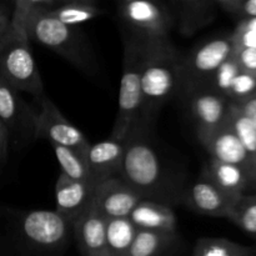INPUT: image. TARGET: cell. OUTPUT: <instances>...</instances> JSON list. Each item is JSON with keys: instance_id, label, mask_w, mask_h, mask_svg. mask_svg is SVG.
<instances>
[{"instance_id": "obj_34", "label": "cell", "mask_w": 256, "mask_h": 256, "mask_svg": "<svg viewBox=\"0 0 256 256\" xmlns=\"http://www.w3.org/2000/svg\"><path fill=\"white\" fill-rule=\"evenodd\" d=\"M236 105L242 114L256 128V92Z\"/></svg>"}, {"instance_id": "obj_23", "label": "cell", "mask_w": 256, "mask_h": 256, "mask_svg": "<svg viewBox=\"0 0 256 256\" xmlns=\"http://www.w3.org/2000/svg\"><path fill=\"white\" fill-rule=\"evenodd\" d=\"M176 240L175 236L148 230H136L126 256H162Z\"/></svg>"}, {"instance_id": "obj_33", "label": "cell", "mask_w": 256, "mask_h": 256, "mask_svg": "<svg viewBox=\"0 0 256 256\" xmlns=\"http://www.w3.org/2000/svg\"><path fill=\"white\" fill-rule=\"evenodd\" d=\"M12 29V9L0 2V42Z\"/></svg>"}, {"instance_id": "obj_14", "label": "cell", "mask_w": 256, "mask_h": 256, "mask_svg": "<svg viewBox=\"0 0 256 256\" xmlns=\"http://www.w3.org/2000/svg\"><path fill=\"white\" fill-rule=\"evenodd\" d=\"M235 199L228 196L219 188L200 175L192 182H188L182 194V202L198 214L228 218Z\"/></svg>"}, {"instance_id": "obj_2", "label": "cell", "mask_w": 256, "mask_h": 256, "mask_svg": "<svg viewBox=\"0 0 256 256\" xmlns=\"http://www.w3.org/2000/svg\"><path fill=\"white\" fill-rule=\"evenodd\" d=\"M150 130L132 128L125 138V150L118 176L129 184L142 200L160 204H182L188 182L168 162L148 136Z\"/></svg>"}, {"instance_id": "obj_35", "label": "cell", "mask_w": 256, "mask_h": 256, "mask_svg": "<svg viewBox=\"0 0 256 256\" xmlns=\"http://www.w3.org/2000/svg\"><path fill=\"white\" fill-rule=\"evenodd\" d=\"M9 146H10V136L6 128L0 122V165L5 164L9 156Z\"/></svg>"}, {"instance_id": "obj_19", "label": "cell", "mask_w": 256, "mask_h": 256, "mask_svg": "<svg viewBox=\"0 0 256 256\" xmlns=\"http://www.w3.org/2000/svg\"><path fill=\"white\" fill-rule=\"evenodd\" d=\"M129 220L136 230H148L176 238L178 219L169 205L142 200L129 215Z\"/></svg>"}, {"instance_id": "obj_17", "label": "cell", "mask_w": 256, "mask_h": 256, "mask_svg": "<svg viewBox=\"0 0 256 256\" xmlns=\"http://www.w3.org/2000/svg\"><path fill=\"white\" fill-rule=\"evenodd\" d=\"M72 230L82 256H108L106 220L89 209L72 222Z\"/></svg>"}, {"instance_id": "obj_29", "label": "cell", "mask_w": 256, "mask_h": 256, "mask_svg": "<svg viewBox=\"0 0 256 256\" xmlns=\"http://www.w3.org/2000/svg\"><path fill=\"white\" fill-rule=\"evenodd\" d=\"M255 92L256 75L245 72V70H242L234 79V82H232L229 95H228V100L230 102L239 104V102H244L245 99L254 95Z\"/></svg>"}, {"instance_id": "obj_13", "label": "cell", "mask_w": 256, "mask_h": 256, "mask_svg": "<svg viewBox=\"0 0 256 256\" xmlns=\"http://www.w3.org/2000/svg\"><path fill=\"white\" fill-rule=\"evenodd\" d=\"M196 124V136L209 134L226 122L230 102L210 88H202L184 98Z\"/></svg>"}, {"instance_id": "obj_12", "label": "cell", "mask_w": 256, "mask_h": 256, "mask_svg": "<svg viewBox=\"0 0 256 256\" xmlns=\"http://www.w3.org/2000/svg\"><path fill=\"white\" fill-rule=\"evenodd\" d=\"M198 140L206 149L212 159L242 168L255 186L256 168L254 162L228 122L209 134L199 135Z\"/></svg>"}, {"instance_id": "obj_10", "label": "cell", "mask_w": 256, "mask_h": 256, "mask_svg": "<svg viewBox=\"0 0 256 256\" xmlns=\"http://www.w3.org/2000/svg\"><path fill=\"white\" fill-rule=\"evenodd\" d=\"M72 224L55 210H34L24 215L20 230L29 244L45 252H56L66 244Z\"/></svg>"}, {"instance_id": "obj_31", "label": "cell", "mask_w": 256, "mask_h": 256, "mask_svg": "<svg viewBox=\"0 0 256 256\" xmlns=\"http://www.w3.org/2000/svg\"><path fill=\"white\" fill-rule=\"evenodd\" d=\"M232 36L235 46L256 49V19H242Z\"/></svg>"}, {"instance_id": "obj_1", "label": "cell", "mask_w": 256, "mask_h": 256, "mask_svg": "<svg viewBox=\"0 0 256 256\" xmlns=\"http://www.w3.org/2000/svg\"><path fill=\"white\" fill-rule=\"evenodd\" d=\"M60 0H16L12 8V28L28 42H35L64 58L84 75L98 76L99 62L86 35L49 14Z\"/></svg>"}, {"instance_id": "obj_5", "label": "cell", "mask_w": 256, "mask_h": 256, "mask_svg": "<svg viewBox=\"0 0 256 256\" xmlns=\"http://www.w3.org/2000/svg\"><path fill=\"white\" fill-rule=\"evenodd\" d=\"M0 75L16 92H29L35 99L45 94L29 42L14 28L0 42Z\"/></svg>"}, {"instance_id": "obj_9", "label": "cell", "mask_w": 256, "mask_h": 256, "mask_svg": "<svg viewBox=\"0 0 256 256\" xmlns=\"http://www.w3.org/2000/svg\"><path fill=\"white\" fill-rule=\"evenodd\" d=\"M0 122L6 128L10 142L25 146L36 140V112H32L20 92L10 86L0 75Z\"/></svg>"}, {"instance_id": "obj_18", "label": "cell", "mask_w": 256, "mask_h": 256, "mask_svg": "<svg viewBox=\"0 0 256 256\" xmlns=\"http://www.w3.org/2000/svg\"><path fill=\"white\" fill-rule=\"evenodd\" d=\"M125 150V140L108 139L90 145L86 155V164L90 178L94 184L104 182L109 178L118 176L122 166Z\"/></svg>"}, {"instance_id": "obj_27", "label": "cell", "mask_w": 256, "mask_h": 256, "mask_svg": "<svg viewBox=\"0 0 256 256\" xmlns=\"http://www.w3.org/2000/svg\"><path fill=\"white\" fill-rule=\"evenodd\" d=\"M52 146L55 152V156L59 162L60 168H62V174H64L69 179L78 180V182H92L89 168L84 159H82L79 155L75 154L72 150L68 149V148L60 146V145H52Z\"/></svg>"}, {"instance_id": "obj_24", "label": "cell", "mask_w": 256, "mask_h": 256, "mask_svg": "<svg viewBox=\"0 0 256 256\" xmlns=\"http://www.w3.org/2000/svg\"><path fill=\"white\" fill-rule=\"evenodd\" d=\"M192 256H255L254 249L222 238H200Z\"/></svg>"}, {"instance_id": "obj_3", "label": "cell", "mask_w": 256, "mask_h": 256, "mask_svg": "<svg viewBox=\"0 0 256 256\" xmlns=\"http://www.w3.org/2000/svg\"><path fill=\"white\" fill-rule=\"evenodd\" d=\"M142 52V108L134 126L152 130L162 108L179 92L182 54L172 44Z\"/></svg>"}, {"instance_id": "obj_4", "label": "cell", "mask_w": 256, "mask_h": 256, "mask_svg": "<svg viewBox=\"0 0 256 256\" xmlns=\"http://www.w3.org/2000/svg\"><path fill=\"white\" fill-rule=\"evenodd\" d=\"M125 39L142 50L172 45L175 20L168 2L152 0H124L118 5Z\"/></svg>"}, {"instance_id": "obj_6", "label": "cell", "mask_w": 256, "mask_h": 256, "mask_svg": "<svg viewBox=\"0 0 256 256\" xmlns=\"http://www.w3.org/2000/svg\"><path fill=\"white\" fill-rule=\"evenodd\" d=\"M232 36L215 38L194 48L180 58L179 92L182 98L192 92L209 86L212 75L234 54Z\"/></svg>"}, {"instance_id": "obj_26", "label": "cell", "mask_w": 256, "mask_h": 256, "mask_svg": "<svg viewBox=\"0 0 256 256\" xmlns=\"http://www.w3.org/2000/svg\"><path fill=\"white\" fill-rule=\"evenodd\" d=\"M226 219L248 234L256 236V194H244L238 198Z\"/></svg>"}, {"instance_id": "obj_11", "label": "cell", "mask_w": 256, "mask_h": 256, "mask_svg": "<svg viewBox=\"0 0 256 256\" xmlns=\"http://www.w3.org/2000/svg\"><path fill=\"white\" fill-rule=\"evenodd\" d=\"M142 198L124 182L122 178L112 176L95 186L92 208L105 220L129 218Z\"/></svg>"}, {"instance_id": "obj_16", "label": "cell", "mask_w": 256, "mask_h": 256, "mask_svg": "<svg viewBox=\"0 0 256 256\" xmlns=\"http://www.w3.org/2000/svg\"><path fill=\"white\" fill-rule=\"evenodd\" d=\"M175 20V28L185 38H190L216 18V0H174L168 2Z\"/></svg>"}, {"instance_id": "obj_7", "label": "cell", "mask_w": 256, "mask_h": 256, "mask_svg": "<svg viewBox=\"0 0 256 256\" xmlns=\"http://www.w3.org/2000/svg\"><path fill=\"white\" fill-rule=\"evenodd\" d=\"M144 52L135 42L124 40V62L119 90V106L110 139L125 140L136 122L142 108L140 75Z\"/></svg>"}, {"instance_id": "obj_8", "label": "cell", "mask_w": 256, "mask_h": 256, "mask_svg": "<svg viewBox=\"0 0 256 256\" xmlns=\"http://www.w3.org/2000/svg\"><path fill=\"white\" fill-rule=\"evenodd\" d=\"M40 110L36 112L35 138L48 140L52 145H60L72 150L86 162L90 142L78 128H75L60 110L52 104L46 94L38 98Z\"/></svg>"}, {"instance_id": "obj_25", "label": "cell", "mask_w": 256, "mask_h": 256, "mask_svg": "<svg viewBox=\"0 0 256 256\" xmlns=\"http://www.w3.org/2000/svg\"><path fill=\"white\" fill-rule=\"evenodd\" d=\"M226 122L244 145L256 168V128L242 114L238 105L234 102H230L229 105Z\"/></svg>"}, {"instance_id": "obj_28", "label": "cell", "mask_w": 256, "mask_h": 256, "mask_svg": "<svg viewBox=\"0 0 256 256\" xmlns=\"http://www.w3.org/2000/svg\"><path fill=\"white\" fill-rule=\"evenodd\" d=\"M242 68H240L239 62L235 59L234 54L219 68V69L215 72V74L212 75V80L209 82L210 89H212L214 92H219L222 96H225L228 99V95H229L230 88H232V82H234L235 78L238 76L240 72H242Z\"/></svg>"}, {"instance_id": "obj_30", "label": "cell", "mask_w": 256, "mask_h": 256, "mask_svg": "<svg viewBox=\"0 0 256 256\" xmlns=\"http://www.w3.org/2000/svg\"><path fill=\"white\" fill-rule=\"evenodd\" d=\"M219 10L242 19H256V0H216Z\"/></svg>"}, {"instance_id": "obj_20", "label": "cell", "mask_w": 256, "mask_h": 256, "mask_svg": "<svg viewBox=\"0 0 256 256\" xmlns=\"http://www.w3.org/2000/svg\"><path fill=\"white\" fill-rule=\"evenodd\" d=\"M202 176L209 180L228 196L235 200L246 194V190L254 186L252 180L242 168L218 162L212 158L205 164Z\"/></svg>"}, {"instance_id": "obj_32", "label": "cell", "mask_w": 256, "mask_h": 256, "mask_svg": "<svg viewBox=\"0 0 256 256\" xmlns=\"http://www.w3.org/2000/svg\"><path fill=\"white\" fill-rule=\"evenodd\" d=\"M234 56L242 70L256 75V49L235 46Z\"/></svg>"}, {"instance_id": "obj_21", "label": "cell", "mask_w": 256, "mask_h": 256, "mask_svg": "<svg viewBox=\"0 0 256 256\" xmlns=\"http://www.w3.org/2000/svg\"><path fill=\"white\" fill-rule=\"evenodd\" d=\"M105 10L92 0H60L49 12L60 22L69 26H78L104 14Z\"/></svg>"}, {"instance_id": "obj_22", "label": "cell", "mask_w": 256, "mask_h": 256, "mask_svg": "<svg viewBox=\"0 0 256 256\" xmlns=\"http://www.w3.org/2000/svg\"><path fill=\"white\" fill-rule=\"evenodd\" d=\"M136 234L129 218L106 220L108 256H126Z\"/></svg>"}, {"instance_id": "obj_15", "label": "cell", "mask_w": 256, "mask_h": 256, "mask_svg": "<svg viewBox=\"0 0 256 256\" xmlns=\"http://www.w3.org/2000/svg\"><path fill=\"white\" fill-rule=\"evenodd\" d=\"M95 186L92 182H78L60 174L55 184V212L72 224L92 208Z\"/></svg>"}]
</instances>
